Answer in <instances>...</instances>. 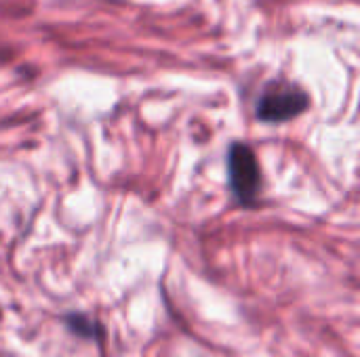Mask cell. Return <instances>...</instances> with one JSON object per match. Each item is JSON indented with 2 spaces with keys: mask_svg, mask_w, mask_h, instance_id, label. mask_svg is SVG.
Instances as JSON below:
<instances>
[{
  "mask_svg": "<svg viewBox=\"0 0 360 357\" xmlns=\"http://www.w3.org/2000/svg\"><path fill=\"white\" fill-rule=\"evenodd\" d=\"M310 105L308 95L293 84H270L257 103V118L264 122H287L304 114Z\"/></svg>",
  "mask_w": 360,
  "mask_h": 357,
  "instance_id": "6da1fadb",
  "label": "cell"
},
{
  "mask_svg": "<svg viewBox=\"0 0 360 357\" xmlns=\"http://www.w3.org/2000/svg\"><path fill=\"white\" fill-rule=\"evenodd\" d=\"M230 185L240 202H253L262 187V173L253 149L245 143H234L230 149Z\"/></svg>",
  "mask_w": 360,
  "mask_h": 357,
  "instance_id": "7a4b0ae2",
  "label": "cell"
}]
</instances>
